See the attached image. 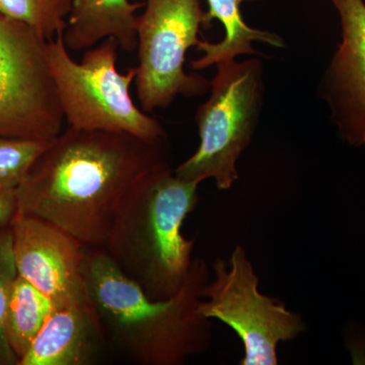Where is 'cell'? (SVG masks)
Returning <instances> with one entry per match:
<instances>
[{
  "label": "cell",
  "instance_id": "cell-12",
  "mask_svg": "<svg viewBox=\"0 0 365 365\" xmlns=\"http://www.w3.org/2000/svg\"><path fill=\"white\" fill-rule=\"evenodd\" d=\"M143 6L129 0H72L62 35L64 44L69 51H85L108 38H114L123 51H135V13Z\"/></svg>",
  "mask_w": 365,
  "mask_h": 365
},
{
  "label": "cell",
  "instance_id": "cell-13",
  "mask_svg": "<svg viewBox=\"0 0 365 365\" xmlns=\"http://www.w3.org/2000/svg\"><path fill=\"white\" fill-rule=\"evenodd\" d=\"M207 11L204 14L203 25L205 29L212 26L213 21L217 20L225 28V37L217 43L202 40L197 46L203 56L193 60L190 67L193 71H203L216 66L220 62L232 60L242 55H261L253 47L254 42L275 48H284L285 42L279 35L269 31L252 28L242 19L241 4L258 0H206Z\"/></svg>",
  "mask_w": 365,
  "mask_h": 365
},
{
  "label": "cell",
  "instance_id": "cell-10",
  "mask_svg": "<svg viewBox=\"0 0 365 365\" xmlns=\"http://www.w3.org/2000/svg\"><path fill=\"white\" fill-rule=\"evenodd\" d=\"M339 14L342 41L319 85L341 137L365 144V2L331 0Z\"/></svg>",
  "mask_w": 365,
  "mask_h": 365
},
{
  "label": "cell",
  "instance_id": "cell-2",
  "mask_svg": "<svg viewBox=\"0 0 365 365\" xmlns=\"http://www.w3.org/2000/svg\"><path fill=\"white\" fill-rule=\"evenodd\" d=\"M83 275L108 343L135 364L181 365L207 349L212 324L199 313L205 262L193 260L182 289L165 302L148 299L103 248L86 250Z\"/></svg>",
  "mask_w": 365,
  "mask_h": 365
},
{
  "label": "cell",
  "instance_id": "cell-14",
  "mask_svg": "<svg viewBox=\"0 0 365 365\" xmlns=\"http://www.w3.org/2000/svg\"><path fill=\"white\" fill-rule=\"evenodd\" d=\"M55 309L56 306L47 295L25 278L16 276L7 304L6 334L19 361Z\"/></svg>",
  "mask_w": 365,
  "mask_h": 365
},
{
  "label": "cell",
  "instance_id": "cell-8",
  "mask_svg": "<svg viewBox=\"0 0 365 365\" xmlns=\"http://www.w3.org/2000/svg\"><path fill=\"white\" fill-rule=\"evenodd\" d=\"M47 42L0 13V135L52 140L63 131L66 118L48 68Z\"/></svg>",
  "mask_w": 365,
  "mask_h": 365
},
{
  "label": "cell",
  "instance_id": "cell-17",
  "mask_svg": "<svg viewBox=\"0 0 365 365\" xmlns=\"http://www.w3.org/2000/svg\"><path fill=\"white\" fill-rule=\"evenodd\" d=\"M16 276L11 225H0V365H19L6 334L7 304Z\"/></svg>",
  "mask_w": 365,
  "mask_h": 365
},
{
  "label": "cell",
  "instance_id": "cell-3",
  "mask_svg": "<svg viewBox=\"0 0 365 365\" xmlns=\"http://www.w3.org/2000/svg\"><path fill=\"white\" fill-rule=\"evenodd\" d=\"M199 184L180 179L168 160L137 182L118 210L104 249L153 302L174 297L188 277L195 241L182 235V225L198 202Z\"/></svg>",
  "mask_w": 365,
  "mask_h": 365
},
{
  "label": "cell",
  "instance_id": "cell-5",
  "mask_svg": "<svg viewBox=\"0 0 365 365\" xmlns=\"http://www.w3.org/2000/svg\"><path fill=\"white\" fill-rule=\"evenodd\" d=\"M210 96L195 114L198 148L175 169L185 181L215 180L228 190L239 179L237 160L252 143L263 109L265 83L261 58L216 64Z\"/></svg>",
  "mask_w": 365,
  "mask_h": 365
},
{
  "label": "cell",
  "instance_id": "cell-11",
  "mask_svg": "<svg viewBox=\"0 0 365 365\" xmlns=\"http://www.w3.org/2000/svg\"><path fill=\"white\" fill-rule=\"evenodd\" d=\"M106 344L104 327L90 300L56 307L19 365H88Z\"/></svg>",
  "mask_w": 365,
  "mask_h": 365
},
{
  "label": "cell",
  "instance_id": "cell-18",
  "mask_svg": "<svg viewBox=\"0 0 365 365\" xmlns=\"http://www.w3.org/2000/svg\"><path fill=\"white\" fill-rule=\"evenodd\" d=\"M18 212L16 189L0 187V225H11Z\"/></svg>",
  "mask_w": 365,
  "mask_h": 365
},
{
  "label": "cell",
  "instance_id": "cell-9",
  "mask_svg": "<svg viewBox=\"0 0 365 365\" xmlns=\"http://www.w3.org/2000/svg\"><path fill=\"white\" fill-rule=\"evenodd\" d=\"M11 228L18 275L56 307L90 300L83 275L86 247L78 239L51 222L18 212Z\"/></svg>",
  "mask_w": 365,
  "mask_h": 365
},
{
  "label": "cell",
  "instance_id": "cell-6",
  "mask_svg": "<svg viewBox=\"0 0 365 365\" xmlns=\"http://www.w3.org/2000/svg\"><path fill=\"white\" fill-rule=\"evenodd\" d=\"M144 6L136 20L135 85L141 110L151 113L170 107L178 96L203 95L210 81L184 69L188 50L202 41L200 0H146Z\"/></svg>",
  "mask_w": 365,
  "mask_h": 365
},
{
  "label": "cell",
  "instance_id": "cell-7",
  "mask_svg": "<svg viewBox=\"0 0 365 365\" xmlns=\"http://www.w3.org/2000/svg\"><path fill=\"white\" fill-rule=\"evenodd\" d=\"M215 279L203 288L199 313L216 319L237 333L245 348L242 365L278 364L277 346L294 339L306 326L299 314L262 294L246 251L237 246L230 261L213 264Z\"/></svg>",
  "mask_w": 365,
  "mask_h": 365
},
{
  "label": "cell",
  "instance_id": "cell-1",
  "mask_svg": "<svg viewBox=\"0 0 365 365\" xmlns=\"http://www.w3.org/2000/svg\"><path fill=\"white\" fill-rule=\"evenodd\" d=\"M168 160V137L68 126L16 189L18 213L53 223L88 248H104L129 192Z\"/></svg>",
  "mask_w": 365,
  "mask_h": 365
},
{
  "label": "cell",
  "instance_id": "cell-4",
  "mask_svg": "<svg viewBox=\"0 0 365 365\" xmlns=\"http://www.w3.org/2000/svg\"><path fill=\"white\" fill-rule=\"evenodd\" d=\"M119 44L108 38L86 50L81 63L71 58L62 35L48 41L46 59L68 126L127 133L155 140L167 138L163 124L133 103L130 86L136 67L117 71Z\"/></svg>",
  "mask_w": 365,
  "mask_h": 365
},
{
  "label": "cell",
  "instance_id": "cell-15",
  "mask_svg": "<svg viewBox=\"0 0 365 365\" xmlns=\"http://www.w3.org/2000/svg\"><path fill=\"white\" fill-rule=\"evenodd\" d=\"M71 4L72 0H0V13L51 41L63 35Z\"/></svg>",
  "mask_w": 365,
  "mask_h": 365
},
{
  "label": "cell",
  "instance_id": "cell-16",
  "mask_svg": "<svg viewBox=\"0 0 365 365\" xmlns=\"http://www.w3.org/2000/svg\"><path fill=\"white\" fill-rule=\"evenodd\" d=\"M52 140L0 135V187L18 188Z\"/></svg>",
  "mask_w": 365,
  "mask_h": 365
}]
</instances>
